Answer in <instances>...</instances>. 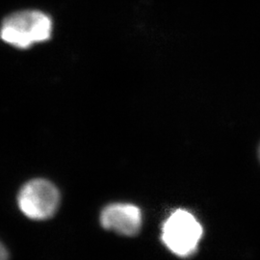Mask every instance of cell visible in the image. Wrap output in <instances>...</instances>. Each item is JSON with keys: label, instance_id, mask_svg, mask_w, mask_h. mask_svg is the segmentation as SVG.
Returning <instances> with one entry per match:
<instances>
[{"label": "cell", "instance_id": "cell-1", "mask_svg": "<svg viewBox=\"0 0 260 260\" xmlns=\"http://www.w3.org/2000/svg\"><path fill=\"white\" fill-rule=\"evenodd\" d=\"M52 29V19L47 14L38 10H22L4 19L0 38L12 47L27 49L35 44L48 41Z\"/></svg>", "mask_w": 260, "mask_h": 260}, {"label": "cell", "instance_id": "cell-2", "mask_svg": "<svg viewBox=\"0 0 260 260\" xmlns=\"http://www.w3.org/2000/svg\"><path fill=\"white\" fill-rule=\"evenodd\" d=\"M203 233V226L193 214L177 209L163 223L161 238L173 253L180 257H189L198 250Z\"/></svg>", "mask_w": 260, "mask_h": 260}, {"label": "cell", "instance_id": "cell-3", "mask_svg": "<svg viewBox=\"0 0 260 260\" xmlns=\"http://www.w3.org/2000/svg\"><path fill=\"white\" fill-rule=\"evenodd\" d=\"M19 209L29 219L47 220L55 214L60 205V193L46 179H33L23 186L18 196Z\"/></svg>", "mask_w": 260, "mask_h": 260}, {"label": "cell", "instance_id": "cell-4", "mask_svg": "<svg viewBox=\"0 0 260 260\" xmlns=\"http://www.w3.org/2000/svg\"><path fill=\"white\" fill-rule=\"evenodd\" d=\"M101 223L105 230L123 236H134L142 226V212L136 205L112 204L103 208Z\"/></svg>", "mask_w": 260, "mask_h": 260}, {"label": "cell", "instance_id": "cell-5", "mask_svg": "<svg viewBox=\"0 0 260 260\" xmlns=\"http://www.w3.org/2000/svg\"><path fill=\"white\" fill-rule=\"evenodd\" d=\"M0 260H9L8 251L1 242H0Z\"/></svg>", "mask_w": 260, "mask_h": 260}]
</instances>
